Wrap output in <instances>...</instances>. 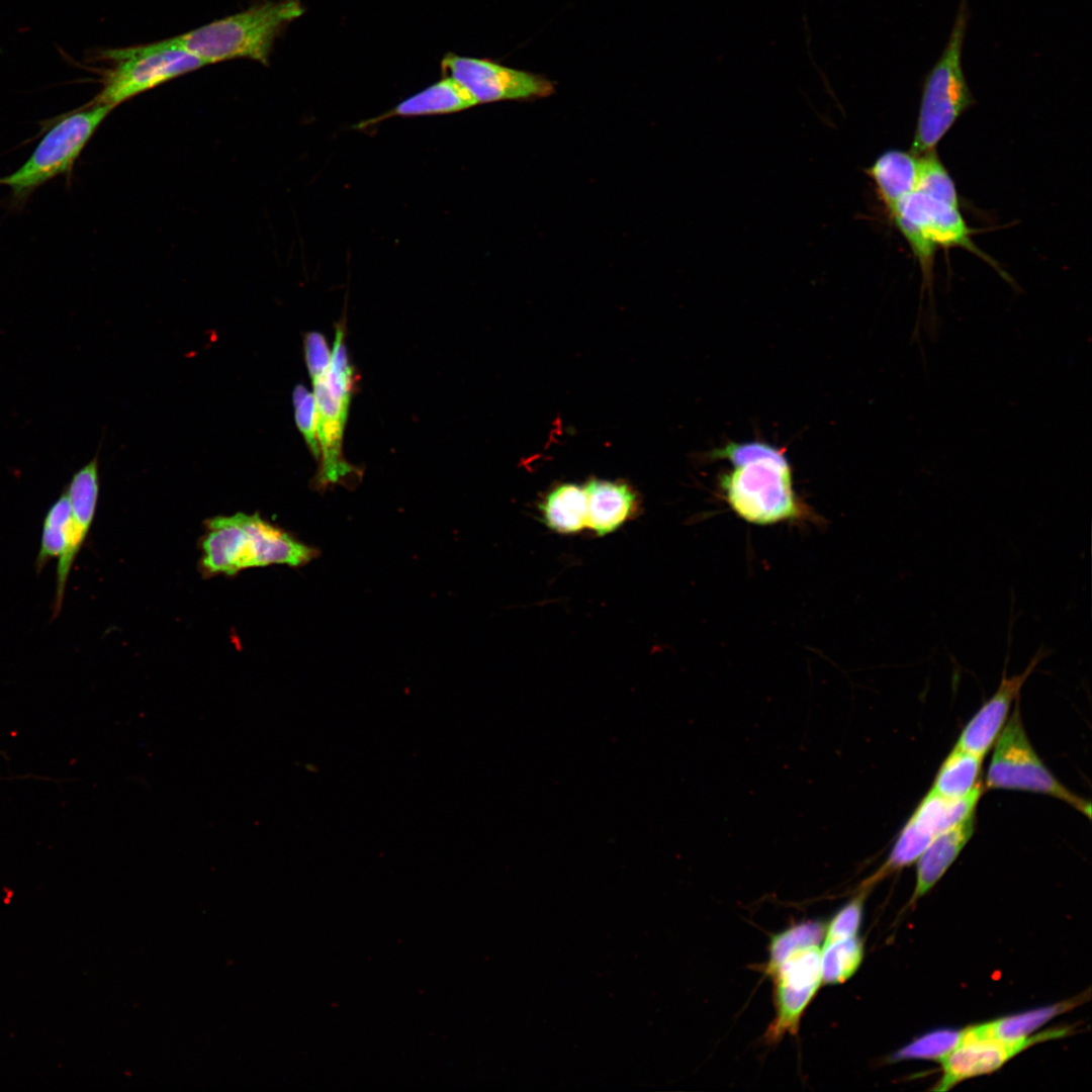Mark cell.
<instances>
[{
  "label": "cell",
  "instance_id": "1",
  "mask_svg": "<svg viewBox=\"0 0 1092 1092\" xmlns=\"http://www.w3.org/2000/svg\"><path fill=\"white\" fill-rule=\"evenodd\" d=\"M733 468L720 477L729 507L744 521L772 525L808 517L793 487V471L784 449L752 441L730 442L714 451Z\"/></svg>",
  "mask_w": 1092,
  "mask_h": 1092
},
{
  "label": "cell",
  "instance_id": "2",
  "mask_svg": "<svg viewBox=\"0 0 1092 1092\" xmlns=\"http://www.w3.org/2000/svg\"><path fill=\"white\" fill-rule=\"evenodd\" d=\"M303 12L300 0L265 1L171 39L205 65L232 59L268 65L277 37Z\"/></svg>",
  "mask_w": 1092,
  "mask_h": 1092
},
{
  "label": "cell",
  "instance_id": "3",
  "mask_svg": "<svg viewBox=\"0 0 1092 1092\" xmlns=\"http://www.w3.org/2000/svg\"><path fill=\"white\" fill-rule=\"evenodd\" d=\"M968 20V0H961L947 43L923 80L910 149L918 157L935 150L957 119L974 103L962 64Z\"/></svg>",
  "mask_w": 1092,
  "mask_h": 1092
},
{
  "label": "cell",
  "instance_id": "4",
  "mask_svg": "<svg viewBox=\"0 0 1092 1092\" xmlns=\"http://www.w3.org/2000/svg\"><path fill=\"white\" fill-rule=\"evenodd\" d=\"M114 107L90 105L62 115L47 130L29 158L13 173L0 178L19 204L53 178L70 172L82 151Z\"/></svg>",
  "mask_w": 1092,
  "mask_h": 1092
},
{
  "label": "cell",
  "instance_id": "5",
  "mask_svg": "<svg viewBox=\"0 0 1092 1092\" xmlns=\"http://www.w3.org/2000/svg\"><path fill=\"white\" fill-rule=\"evenodd\" d=\"M101 57L110 61L112 67L105 72L102 88L92 102L112 107L205 66L171 38L106 50Z\"/></svg>",
  "mask_w": 1092,
  "mask_h": 1092
},
{
  "label": "cell",
  "instance_id": "6",
  "mask_svg": "<svg viewBox=\"0 0 1092 1092\" xmlns=\"http://www.w3.org/2000/svg\"><path fill=\"white\" fill-rule=\"evenodd\" d=\"M985 786L1048 795L1091 816L1090 803L1061 784L1034 751L1024 730L1018 700L995 741Z\"/></svg>",
  "mask_w": 1092,
  "mask_h": 1092
},
{
  "label": "cell",
  "instance_id": "7",
  "mask_svg": "<svg viewBox=\"0 0 1092 1092\" xmlns=\"http://www.w3.org/2000/svg\"><path fill=\"white\" fill-rule=\"evenodd\" d=\"M889 214L919 261L925 278H929L937 248L960 247L982 255L972 243L971 231L959 206L914 190Z\"/></svg>",
  "mask_w": 1092,
  "mask_h": 1092
},
{
  "label": "cell",
  "instance_id": "8",
  "mask_svg": "<svg viewBox=\"0 0 1092 1092\" xmlns=\"http://www.w3.org/2000/svg\"><path fill=\"white\" fill-rule=\"evenodd\" d=\"M441 69L443 76L460 83L477 104L547 97L554 92V85L548 79L487 59L448 53L441 61Z\"/></svg>",
  "mask_w": 1092,
  "mask_h": 1092
},
{
  "label": "cell",
  "instance_id": "9",
  "mask_svg": "<svg viewBox=\"0 0 1092 1092\" xmlns=\"http://www.w3.org/2000/svg\"><path fill=\"white\" fill-rule=\"evenodd\" d=\"M775 985L776 1017L766 1031L769 1042L794 1034L801 1016L822 984L819 944L798 948L765 971Z\"/></svg>",
  "mask_w": 1092,
  "mask_h": 1092
},
{
  "label": "cell",
  "instance_id": "10",
  "mask_svg": "<svg viewBox=\"0 0 1092 1092\" xmlns=\"http://www.w3.org/2000/svg\"><path fill=\"white\" fill-rule=\"evenodd\" d=\"M1068 1028L1018 1038L963 1039L939 1060L942 1075L934 1090L946 1091L967 1079L990 1074L1027 1048L1067 1035Z\"/></svg>",
  "mask_w": 1092,
  "mask_h": 1092
},
{
  "label": "cell",
  "instance_id": "11",
  "mask_svg": "<svg viewBox=\"0 0 1092 1092\" xmlns=\"http://www.w3.org/2000/svg\"><path fill=\"white\" fill-rule=\"evenodd\" d=\"M327 375L311 378L316 408V435L321 449L320 467L315 475L317 488L329 485H349L361 477L360 471L343 455V433L349 408L329 390Z\"/></svg>",
  "mask_w": 1092,
  "mask_h": 1092
},
{
  "label": "cell",
  "instance_id": "12",
  "mask_svg": "<svg viewBox=\"0 0 1092 1092\" xmlns=\"http://www.w3.org/2000/svg\"><path fill=\"white\" fill-rule=\"evenodd\" d=\"M1044 655V650L1039 649L1018 674L1008 677L1006 670L1003 671L996 692L965 726L956 747L985 756L1005 725L1011 705L1018 700L1022 686Z\"/></svg>",
  "mask_w": 1092,
  "mask_h": 1092
},
{
  "label": "cell",
  "instance_id": "13",
  "mask_svg": "<svg viewBox=\"0 0 1092 1092\" xmlns=\"http://www.w3.org/2000/svg\"><path fill=\"white\" fill-rule=\"evenodd\" d=\"M78 553L74 543L71 507L66 492L63 491L44 516L40 547L35 559L37 573L41 572L49 561L59 559L53 605L54 618H57L61 612L68 577Z\"/></svg>",
  "mask_w": 1092,
  "mask_h": 1092
},
{
  "label": "cell",
  "instance_id": "14",
  "mask_svg": "<svg viewBox=\"0 0 1092 1092\" xmlns=\"http://www.w3.org/2000/svg\"><path fill=\"white\" fill-rule=\"evenodd\" d=\"M477 105L473 96L455 79L443 76L422 91L403 99L389 110L361 121L357 128H366L391 117H415L449 114Z\"/></svg>",
  "mask_w": 1092,
  "mask_h": 1092
},
{
  "label": "cell",
  "instance_id": "15",
  "mask_svg": "<svg viewBox=\"0 0 1092 1092\" xmlns=\"http://www.w3.org/2000/svg\"><path fill=\"white\" fill-rule=\"evenodd\" d=\"M252 539L254 567L286 564L298 567L309 563L320 554L284 530L266 522L259 515H246Z\"/></svg>",
  "mask_w": 1092,
  "mask_h": 1092
},
{
  "label": "cell",
  "instance_id": "16",
  "mask_svg": "<svg viewBox=\"0 0 1092 1092\" xmlns=\"http://www.w3.org/2000/svg\"><path fill=\"white\" fill-rule=\"evenodd\" d=\"M975 828V813L938 834L917 859L912 902L925 895L956 860Z\"/></svg>",
  "mask_w": 1092,
  "mask_h": 1092
},
{
  "label": "cell",
  "instance_id": "17",
  "mask_svg": "<svg viewBox=\"0 0 1092 1092\" xmlns=\"http://www.w3.org/2000/svg\"><path fill=\"white\" fill-rule=\"evenodd\" d=\"M202 540V566L210 574L233 575L244 569V514L208 521Z\"/></svg>",
  "mask_w": 1092,
  "mask_h": 1092
},
{
  "label": "cell",
  "instance_id": "18",
  "mask_svg": "<svg viewBox=\"0 0 1092 1092\" xmlns=\"http://www.w3.org/2000/svg\"><path fill=\"white\" fill-rule=\"evenodd\" d=\"M588 526L596 534H610L622 526L636 509V496L623 483L592 480L584 487Z\"/></svg>",
  "mask_w": 1092,
  "mask_h": 1092
},
{
  "label": "cell",
  "instance_id": "19",
  "mask_svg": "<svg viewBox=\"0 0 1092 1092\" xmlns=\"http://www.w3.org/2000/svg\"><path fill=\"white\" fill-rule=\"evenodd\" d=\"M919 166L920 158L911 152L889 150L866 170L888 211L916 189Z\"/></svg>",
  "mask_w": 1092,
  "mask_h": 1092
},
{
  "label": "cell",
  "instance_id": "20",
  "mask_svg": "<svg viewBox=\"0 0 1092 1092\" xmlns=\"http://www.w3.org/2000/svg\"><path fill=\"white\" fill-rule=\"evenodd\" d=\"M1075 1004V1001L1059 1003L974 1025L962 1030L960 1040L987 1037L1009 1039L1027 1036Z\"/></svg>",
  "mask_w": 1092,
  "mask_h": 1092
},
{
  "label": "cell",
  "instance_id": "21",
  "mask_svg": "<svg viewBox=\"0 0 1092 1092\" xmlns=\"http://www.w3.org/2000/svg\"><path fill=\"white\" fill-rule=\"evenodd\" d=\"M544 523L560 534L579 532L586 526L587 507L584 488L562 484L554 488L541 507Z\"/></svg>",
  "mask_w": 1092,
  "mask_h": 1092
},
{
  "label": "cell",
  "instance_id": "22",
  "mask_svg": "<svg viewBox=\"0 0 1092 1092\" xmlns=\"http://www.w3.org/2000/svg\"><path fill=\"white\" fill-rule=\"evenodd\" d=\"M982 761V756L954 746L940 765L930 792L949 799L968 796L981 784Z\"/></svg>",
  "mask_w": 1092,
  "mask_h": 1092
},
{
  "label": "cell",
  "instance_id": "23",
  "mask_svg": "<svg viewBox=\"0 0 1092 1092\" xmlns=\"http://www.w3.org/2000/svg\"><path fill=\"white\" fill-rule=\"evenodd\" d=\"M64 491L68 496L74 522L88 534L99 495L97 456L73 474Z\"/></svg>",
  "mask_w": 1092,
  "mask_h": 1092
},
{
  "label": "cell",
  "instance_id": "24",
  "mask_svg": "<svg viewBox=\"0 0 1092 1092\" xmlns=\"http://www.w3.org/2000/svg\"><path fill=\"white\" fill-rule=\"evenodd\" d=\"M863 944L857 935L824 943L821 950L822 984L848 980L863 959Z\"/></svg>",
  "mask_w": 1092,
  "mask_h": 1092
},
{
  "label": "cell",
  "instance_id": "25",
  "mask_svg": "<svg viewBox=\"0 0 1092 1092\" xmlns=\"http://www.w3.org/2000/svg\"><path fill=\"white\" fill-rule=\"evenodd\" d=\"M327 383L332 395L349 408L356 384V372L349 362L345 345V330L341 324L336 329Z\"/></svg>",
  "mask_w": 1092,
  "mask_h": 1092
},
{
  "label": "cell",
  "instance_id": "26",
  "mask_svg": "<svg viewBox=\"0 0 1092 1092\" xmlns=\"http://www.w3.org/2000/svg\"><path fill=\"white\" fill-rule=\"evenodd\" d=\"M824 933L825 924L819 921H805L776 934L768 945L769 958L765 971L798 948L819 944Z\"/></svg>",
  "mask_w": 1092,
  "mask_h": 1092
},
{
  "label": "cell",
  "instance_id": "27",
  "mask_svg": "<svg viewBox=\"0 0 1092 1092\" xmlns=\"http://www.w3.org/2000/svg\"><path fill=\"white\" fill-rule=\"evenodd\" d=\"M919 158V176L915 190L959 206L954 183L940 162L935 150Z\"/></svg>",
  "mask_w": 1092,
  "mask_h": 1092
},
{
  "label": "cell",
  "instance_id": "28",
  "mask_svg": "<svg viewBox=\"0 0 1092 1092\" xmlns=\"http://www.w3.org/2000/svg\"><path fill=\"white\" fill-rule=\"evenodd\" d=\"M962 1030L937 1029L914 1039L892 1056L893 1061L922 1059L937 1060L948 1054L960 1041Z\"/></svg>",
  "mask_w": 1092,
  "mask_h": 1092
},
{
  "label": "cell",
  "instance_id": "29",
  "mask_svg": "<svg viewBox=\"0 0 1092 1092\" xmlns=\"http://www.w3.org/2000/svg\"><path fill=\"white\" fill-rule=\"evenodd\" d=\"M295 423L302 434L309 451L316 461L321 458V449L316 435V408L313 393L305 386L296 385L293 390Z\"/></svg>",
  "mask_w": 1092,
  "mask_h": 1092
},
{
  "label": "cell",
  "instance_id": "30",
  "mask_svg": "<svg viewBox=\"0 0 1092 1092\" xmlns=\"http://www.w3.org/2000/svg\"><path fill=\"white\" fill-rule=\"evenodd\" d=\"M862 891L847 902L825 925L824 943L857 935L863 910L866 892Z\"/></svg>",
  "mask_w": 1092,
  "mask_h": 1092
},
{
  "label": "cell",
  "instance_id": "31",
  "mask_svg": "<svg viewBox=\"0 0 1092 1092\" xmlns=\"http://www.w3.org/2000/svg\"><path fill=\"white\" fill-rule=\"evenodd\" d=\"M306 366L311 378L327 375L330 368L331 352L326 338L318 332H310L304 338Z\"/></svg>",
  "mask_w": 1092,
  "mask_h": 1092
}]
</instances>
